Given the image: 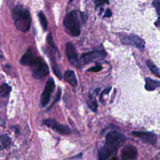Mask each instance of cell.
I'll use <instances>...</instances> for the list:
<instances>
[{"instance_id": "cell-3", "label": "cell", "mask_w": 160, "mask_h": 160, "mask_svg": "<svg viewBox=\"0 0 160 160\" xmlns=\"http://www.w3.org/2000/svg\"><path fill=\"white\" fill-rule=\"evenodd\" d=\"M81 12L78 11L73 10L68 12L64 19V26L67 32L72 36H78L81 32V19L84 15H81Z\"/></svg>"}, {"instance_id": "cell-2", "label": "cell", "mask_w": 160, "mask_h": 160, "mask_svg": "<svg viewBox=\"0 0 160 160\" xmlns=\"http://www.w3.org/2000/svg\"><path fill=\"white\" fill-rule=\"evenodd\" d=\"M12 19L16 28L22 32L28 31L31 24L29 11L21 4H17L12 9Z\"/></svg>"}, {"instance_id": "cell-21", "label": "cell", "mask_w": 160, "mask_h": 160, "mask_svg": "<svg viewBox=\"0 0 160 160\" xmlns=\"http://www.w3.org/2000/svg\"><path fill=\"white\" fill-rule=\"evenodd\" d=\"M102 66L100 65H97L96 66H94L92 68H89L88 71H91V72H98L99 71H101L102 69Z\"/></svg>"}, {"instance_id": "cell-12", "label": "cell", "mask_w": 160, "mask_h": 160, "mask_svg": "<svg viewBox=\"0 0 160 160\" xmlns=\"http://www.w3.org/2000/svg\"><path fill=\"white\" fill-rule=\"evenodd\" d=\"M36 57H34L32 50L28 49L20 59V63L24 66H31Z\"/></svg>"}, {"instance_id": "cell-13", "label": "cell", "mask_w": 160, "mask_h": 160, "mask_svg": "<svg viewBox=\"0 0 160 160\" xmlns=\"http://www.w3.org/2000/svg\"><path fill=\"white\" fill-rule=\"evenodd\" d=\"M64 78L69 84L75 86L77 84V78L74 72L72 70H67L64 75Z\"/></svg>"}, {"instance_id": "cell-4", "label": "cell", "mask_w": 160, "mask_h": 160, "mask_svg": "<svg viewBox=\"0 0 160 160\" xmlns=\"http://www.w3.org/2000/svg\"><path fill=\"white\" fill-rule=\"evenodd\" d=\"M32 69L33 77L36 79H41L48 75L49 68L41 57L36 58L32 64L31 66Z\"/></svg>"}, {"instance_id": "cell-6", "label": "cell", "mask_w": 160, "mask_h": 160, "mask_svg": "<svg viewBox=\"0 0 160 160\" xmlns=\"http://www.w3.org/2000/svg\"><path fill=\"white\" fill-rule=\"evenodd\" d=\"M54 89L55 82L53 78H51L47 81L44 91L40 97V105L41 107H45L49 103Z\"/></svg>"}, {"instance_id": "cell-20", "label": "cell", "mask_w": 160, "mask_h": 160, "mask_svg": "<svg viewBox=\"0 0 160 160\" xmlns=\"http://www.w3.org/2000/svg\"><path fill=\"white\" fill-rule=\"evenodd\" d=\"M52 70H53V72L55 74V75L57 76L58 78L59 79L62 78L61 72L57 65H52Z\"/></svg>"}, {"instance_id": "cell-22", "label": "cell", "mask_w": 160, "mask_h": 160, "mask_svg": "<svg viewBox=\"0 0 160 160\" xmlns=\"http://www.w3.org/2000/svg\"><path fill=\"white\" fill-rule=\"evenodd\" d=\"M153 4L157 11V12L158 14H159L160 12V1H155L153 2Z\"/></svg>"}, {"instance_id": "cell-11", "label": "cell", "mask_w": 160, "mask_h": 160, "mask_svg": "<svg viewBox=\"0 0 160 160\" xmlns=\"http://www.w3.org/2000/svg\"><path fill=\"white\" fill-rule=\"evenodd\" d=\"M66 54L69 62L74 66H76L79 64V60L78 58V53L73 44L71 42H68L66 45Z\"/></svg>"}, {"instance_id": "cell-17", "label": "cell", "mask_w": 160, "mask_h": 160, "mask_svg": "<svg viewBox=\"0 0 160 160\" xmlns=\"http://www.w3.org/2000/svg\"><path fill=\"white\" fill-rule=\"evenodd\" d=\"M38 18H39L40 23L41 24L42 29H44V31H46V29L48 28V22H47L46 18L45 15L44 14V13L42 12L41 11L38 13Z\"/></svg>"}, {"instance_id": "cell-1", "label": "cell", "mask_w": 160, "mask_h": 160, "mask_svg": "<svg viewBox=\"0 0 160 160\" xmlns=\"http://www.w3.org/2000/svg\"><path fill=\"white\" fill-rule=\"evenodd\" d=\"M124 141L125 137L122 134L115 131L108 132L105 144L99 151V159L107 160L117 151L119 147Z\"/></svg>"}, {"instance_id": "cell-18", "label": "cell", "mask_w": 160, "mask_h": 160, "mask_svg": "<svg viewBox=\"0 0 160 160\" xmlns=\"http://www.w3.org/2000/svg\"><path fill=\"white\" fill-rule=\"evenodd\" d=\"M146 64H147V66L149 68V69L151 70V71L154 73L156 76H157L158 77L159 76V69L156 66V65L152 62L150 60H148L146 61Z\"/></svg>"}, {"instance_id": "cell-25", "label": "cell", "mask_w": 160, "mask_h": 160, "mask_svg": "<svg viewBox=\"0 0 160 160\" xmlns=\"http://www.w3.org/2000/svg\"><path fill=\"white\" fill-rule=\"evenodd\" d=\"M109 160H118V158L116 157H112L111 159H110Z\"/></svg>"}, {"instance_id": "cell-26", "label": "cell", "mask_w": 160, "mask_h": 160, "mask_svg": "<svg viewBox=\"0 0 160 160\" xmlns=\"http://www.w3.org/2000/svg\"><path fill=\"white\" fill-rule=\"evenodd\" d=\"M0 124H1V119H0Z\"/></svg>"}, {"instance_id": "cell-7", "label": "cell", "mask_w": 160, "mask_h": 160, "mask_svg": "<svg viewBox=\"0 0 160 160\" xmlns=\"http://www.w3.org/2000/svg\"><path fill=\"white\" fill-rule=\"evenodd\" d=\"M106 56V53L103 49H99L84 53L80 58L81 62L86 64L96 59H103Z\"/></svg>"}, {"instance_id": "cell-10", "label": "cell", "mask_w": 160, "mask_h": 160, "mask_svg": "<svg viewBox=\"0 0 160 160\" xmlns=\"http://www.w3.org/2000/svg\"><path fill=\"white\" fill-rule=\"evenodd\" d=\"M138 156V151L135 146L132 145L125 146L121 151V160H135Z\"/></svg>"}, {"instance_id": "cell-14", "label": "cell", "mask_w": 160, "mask_h": 160, "mask_svg": "<svg viewBox=\"0 0 160 160\" xmlns=\"http://www.w3.org/2000/svg\"><path fill=\"white\" fill-rule=\"evenodd\" d=\"M159 86V82L154 80L150 78H146L145 79V89L148 91H153Z\"/></svg>"}, {"instance_id": "cell-5", "label": "cell", "mask_w": 160, "mask_h": 160, "mask_svg": "<svg viewBox=\"0 0 160 160\" xmlns=\"http://www.w3.org/2000/svg\"><path fill=\"white\" fill-rule=\"evenodd\" d=\"M120 40L122 44L134 46L139 49H144L145 46L144 41L137 35H122L119 36Z\"/></svg>"}, {"instance_id": "cell-19", "label": "cell", "mask_w": 160, "mask_h": 160, "mask_svg": "<svg viewBox=\"0 0 160 160\" xmlns=\"http://www.w3.org/2000/svg\"><path fill=\"white\" fill-rule=\"evenodd\" d=\"M89 107L91 108V109L93 111H96L98 108V104L96 101V99L92 98V96H90V99L88 103Z\"/></svg>"}, {"instance_id": "cell-15", "label": "cell", "mask_w": 160, "mask_h": 160, "mask_svg": "<svg viewBox=\"0 0 160 160\" xmlns=\"http://www.w3.org/2000/svg\"><path fill=\"white\" fill-rule=\"evenodd\" d=\"M11 142V138L6 134L0 135V151L8 148Z\"/></svg>"}, {"instance_id": "cell-9", "label": "cell", "mask_w": 160, "mask_h": 160, "mask_svg": "<svg viewBox=\"0 0 160 160\" xmlns=\"http://www.w3.org/2000/svg\"><path fill=\"white\" fill-rule=\"evenodd\" d=\"M133 136L139 138L143 142L154 144L157 141V136L151 132H141V131H132Z\"/></svg>"}, {"instance_id": "cell-23", "label": "cell", "mask_w": 160, "mask_h": 160, "mask_svg": "<svg viewBox=\"0 0 160 160\" xmlns=\"http://www.w3.org/2000/svg\"><path fill=\"white\" fill-rule=\"evenodd\" d=\"M61 89H59V90H58V93H57V94H56V98H55L54 101V103L52 104V105H53L54 103L57 102L60 99V98H61Z\"/></svg>"}, {"instance_id": "cell-24", "label": "cell", "mask_w": 160, "mask_h": 160, "mask_svg": "<svg viewBox=\"0 0 160 160\" xmlns=\"http://www.w3.org/2000/svg\"><path fill=\"white\" fill-rule=\"evenodd\" d=\"M112 15V12L111 11V9H107V10L105 12V14L104 15V18H106V17H110Z\"/></svg>"}, {"instance_id": "cell-8", "label": "cell", "mask_w": 160, "mask_h": 160, "mask_svg": "<svg viewBox=\"0 0 160 160\" xmlns=\"http://www.w3.org/2000/svg\"><path fill=\"white\" fill-rule=\"evenodd\" d=\"M43 123L47 126L52 129L54 131L61 134H69L71 132L70 128L64 124L58 123L54 119H47L43 121Z\"/></svg>"}, {"instance_id": "cell-16", "label": "cell", "mask_w": 160, "mask_h": 160, "mask_svg": "<svg viewBox=\"0 0 160 160\" xmlns=\"http://www.w3.org/2000/svg\"><path fill=\"white\" fill-rule=\"evenodd\" d=\"M11 91V87L7 83L0 85V98H6Z\"/></svg>"}]
</instances>
